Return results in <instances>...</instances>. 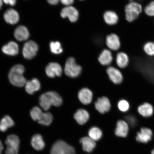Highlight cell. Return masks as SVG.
Returning <instances> with one entry per match:
<instances>
[{
  "label": "cell",
  "mask_w": 154,
  "mask_h": 154,
  "mask_svg": "<svg viewBox=\"0 0 154 154\" xmlns=\"http://www.w3.org/2000/svg\"><path fill=\"white\" fill-rule=\"evenodd\" d=\"M90 137L95 141L100 140L103 136V132L97 127H93L90 129L88 132Z\"/></svg>",
  "instance_id": "83f0119b"
},
{
  "label": "cell",
  "mask_w": 154,
  "mask_h": 154,
  "mask_svg": "<svg viewBox=\"0 0 154 154\" xmlns=\"http://www.w3.org/2000/svg\"><path fill=\"white\" fill-rule=\"evenodd\" d=\"M98 60L100 63L104 66L110 64L113 60V57L111 51L108 50H104L100 55Z\"/></svg>",
  "instance_id": "cb8c5ba5"
},
{
  "label": "cell",
  "mask_w": 154,
  "mask_h": 154,
  "mask_svg": "<svg viewBox=\"0 0 154 154\" xmlns=\"http://www.w3.org/2000/svg\"><path fill=\"white\" fill-rule=\"evenodd\" d=\"M82 67L77 64L75 60L73 57L67 59L65 63L64 72L67 76L76 78L80 75L82 72Z\"/></svg>",
  "instance_id": "277c9868"
},
{
  "label": "cell",
  "mask_w": 154,
  "mask_h": 154,
  "mask_svg": "<svg viewBox=\"0 0 154 154\" xmlns=\"http://www.w3.org/2000/svg\"><path fill=\"white\" fill-rule=\"evenodd\" d=\"M103 18L105 22L108 24L113 25L118 22V15L114 11H106L103 15Z\"/></svg>",
  "instance_id": "4316f807"
},
{
  "label": "cell",
  "mask_w": 154,
  "mask_h": 154,
  "mask_svg": "<svg viewBox=\"0 0 154 154\" xmlns=\"http://www.w3.org/2000/svg\"><path fill=\"white\" fill-rule=\"evenodd\" d=\"M3 148L2 143L1 140H0V154H2Z\"/></svg>",
  "instance_id": "f35d334b"
},
{
  "label": "cell",
  "mask_w": 154,
  "mask_h": 154,
  "mask_svg": "<svg viewBox=\"0 0 154 154\" xmlns=\"http://www.w3.org/2000/svg\"><path fill=\"white\" fill-rule=\"evenodd\" d=\"M39 104L44 110L47 111L51 106H60L63 103L61 96L55 91H49L40 96L39 99Z\"/></svg>",
  "instance_id": "6da1fadb"
},
{
  "label": "cell",
  "mask_w": 154,
  "mask_h": 154,
  "mask_svg": "<svg viewBox=\"0 0 154 154\" xmlns=\"http://www.w3.org/2000/svg\"><path fill=\"white\" fill-rule=\"evenodd\" d=\"M106 72L109 79L113 83L119 84L122 82V74L118 69L115 67L110 66L108 67Z\"/></svg>",
  "instance_id": "7c38bea8"
},
{
  "label": "cell",
  "mask_w": 154,
  "mask_h": 154,
  "mask_svg": "<svg viewBox=\"0 0 154 154\" xmlns=\"http://www.w3.org/2000/svg\"><path fill=\"white\" fill-rule=\"evenodd\" d=\"M137 111L139 114L144 118H149L153 115L154 108L151 104L145 103L138 106Z\"/></svg>",
  "instance_id": "9a60e30c"
},
{
  "label": "cell",
  "mask_w": 154,
  "mask_h": 154,
  "mask_svg": "<svg viewBox=\"0 0 154 154\" xmlns=\"http://www.w3.org/2000/svg\"><path fill=\"white\" fill-rule=\"evenodd\" d=\"M95 106L96 110L101 114L108 112L111 108L110 101L105 96L98 98L95 103Z\"/></svg>",
  "instance_id": "ba28073f"
},
{
  "label": "cell",
  "mask_w": 154,
  "mask_h": 154,
  "mask_svg": "<svg viewBox=\"0 0 154 154\" xmlns=\"http://www.w3.org/2000/svg\"><path fill=\"white\" fill-rule=\"evenodd\" d=\"M20 140L16 135L10 134L7 138L5 143L7 146L5 154H18Z\"/></svg>",
  "instance_id": "8992f818"
},
{
  "label": "cell",
  "mask_w": 154,
  "mask_h": 154,
  "mask_svg": "<svg viewBox=\"0 0 154 154\" xmlns=\"http://www.w3.org/2000/svg\"><path fill=\"white\" fill-rule=\"evenodd\" d=\"M60 1L62 4L67 6H70L74 2V0H60Z\"/></svg>",
  "instance_id": "d590c367"
},
{
  "label": "cell",
  "mask_w": 154,
  "mask_h": 154,
  "mask_svg": "<svg viewBox=\"0 0 154 154\" xmlns=\"http://www.w3.org/2000/svg\"><path fill=\"white\" fill-rule=\"evenodd\" d=\"M80 1H84V0H80Z\"/></svg>",
  "instance_id": "7bdbcfd3"
},
{
  "label": "cell",
  "mask_w": 154,
  "mask_h": 154,
  "mask_svg": "<svg viewBox=\"0 0 154 154\" xmlns=\"http://www.w3.org/2000/svg\"><path fill=\"white\" fill-rule=\"evenodd\" d=\"M78 96L79 100L82 104L88 105L92 101L93 94L88 88H83L79 91Z\"/></svg>",
  "instance_id": "5bb4252c"
},
{
  "label": "cell",
  "mask_w": 154,
  "mask_h": 154,
  "mask_svg": "<svg viewBox=\"0 0 154 154\" xmlns=\"http://www.w3.org/2000/svg\"><path fill=\"white\" fill-rule=\"evenodd\" d=\"M38 49V46L35 42L30 41L24 44L23 49V55L27 59H31L35 56Z\"/></svg>",
  "instance_id": "52a82bcc"
},
{
  "label": "cell",
  "mask_w": 154,
  "mask_h": 154,
  "mask_svg": "<svg viewBox=\"0 0 154 154\" xmlns=\"http://www.w3.org/2000/svg\"><path fill=\"white\" fill-rule=\"evenodd\" d=\"M15 125L14 121L9 115H5L0 121V131L5 132Z\"/></svg>",
  "instance_id": "d4e9b609"
},
{
  "label": "cell",
  "mask_w": 154,
  "mask_h": 154,
  "mask_svg": "<svg viewBox=\"0 0 154 154\" xmlns=\"http://www.w3.org/2000/svg\"><path fill=\"white\" fill-rule=\"evenodd\" d=\"M133 115H127L125 117V120L128 124H129L131 126L134 127L137 124V119Z\"/></svg>",
  "instance_id": "e575fe53"
},
{
  "label": "cell",
  "mask_w": 154,
  "mask_h": 154,
  "mask_svg": "<svg viewBox=\"0 0 154 154\" xmlns=\"http://www.w3.org/2000/svg\"><path fill=\"white\" fill-rule=\"evenodd\" d=\"M61 15L63 18H68L72 22H75L78 20L79 13L74 7L69 6L63 8L61 12Z\"/></svg>",
  "instance_id": "8fae6325"
},
{
  "label": "cell",
  "mask_w": 154,
  "mask_h": 154,
  "mask_svg": "<svg viewBox=\"0 0 154 154\" xmlns=\"http://www.w3.org/2000/svg\"><path fill=\"white\" fill-rule=\"evenodd\" d=\"M31 144L33 149L36 151H41L45 147V144L41 134H36L32 137Z\"/></svg>",
  "instance_id": "ac0fdd59"
},
{
  "label": "cell",
  "mask_w": 154,
  "mask_h": 154,
  "mask_svg": "<svg viewBox=\"0 0 154 154\" xmlns=\"http://www.w3.org/2000/svg\"><path fill=\"white\" fill-rule=\"evenodd\" d=\"M62 67L57 63H50L45 68L46 74L51 78L60 76L62 75Z\"/></svg>",
  "instance_id": "30bf717a"
},
{
  "label": "cell",
  "mask_w": 154,
  "mask_h": 154,
  "mask_svg": "<svg viewBox=\"0 0 154 154\" xmlns=\"http://www.w3.org/2000/svg\"><path fill=\"white\" fill-rule=\"evenodd\" d=\"M3 5V0H0V9H1V7Z\"/></svg>",
  "instance_id": "ab89813d"
},
{
  "label": "cell",
  "mask_w": 154,
  "mask_h": 154,
  "mask_svg": "<svg viewBox=\"0 0 154 154\" xmlns=\"http://www.w3.org/2000/svg\"><path fill=\"white\" fill-rule=\"evenodd\" d=\"M29 35V34L27 29L24 26H19L15 30L14 36L18 41H23L27 39Z\"/></svg>",
  "instance_id": "603a6c76"
},
{
  "label": "cell",
  "mask_w": 154,
  "mask_h": 154,
  "mask_svg": "<svg viewBox=\"0 0 154 154\" xmlns=\"http://www.w3.org/2000/svg\"><path fill=\"white\" fill-rule=\"evenodd\" d=\"M116 61L119 67L121 68L124 69L128 66L129 59L126 54L121 52L117 54Z\"/></svg>",
  "instance_id": "484cf974"
},
{
  "label": "cell",
  "mask_w": 154,
  "mask_h": 154,
  "mask_svg": "<svg viewBox=\"0 0 154 154\" xmlns=\"http://www.w3.org/2000/svg\"><path fill=\"white\" fill-rule=\"evenodd\" d=\"M152 136V131L151 129L143 127L137 134L136 139L138 142L146 143L151 140Z\"/></svg>",
  "instance_id": "9c48e42d"
},
{
  "label": "cell",
  "mask_w": 154,
  "mask_h": 154,
  "mask_svg": "<svg viewBox=\"0 0 154 154\" xmlns=\"http://www.w3.org/2000/svg\"><path fill=\"white\" fill-rule=\"evenodd\" d=\"M80 142L82 144L83 149L88 153L93 151L96 146L95 141L90 137H83L80 140Z\"/></svg>",
  "instance_id": "44dd1931"
},
{
  "label": "cell",
  "mask_w": 154,
  "mask_h": 154,
  "mask_svg": "<svg viewBox=\"0 0 154 154\" xmlns=\"http://www.w3.org/2000/svg\"><path fill=\"white\" fill-rule=\"evenodd\" d=\"M60 0H47L48 3L50 5H55L57 4Z\"/></svg>",
  "instance_id": "74e56055"
},
{
  "label": "cell",
  "mask_w": 154,
  "mask_h": 154,
  "mask_svg": "<svg viewBox=\"0 0 154 154\" xmlns=\"http://www.w3.org/2000/svg\"><path fill=\"white\" fill-rule=\"evenodd\" d=\"M151 154H154V149L151 152Z\"/></svg>",
  "instance_id": "60d3db41"
},
{
  "label": "cell",
  "mask_w": 154,
  "mask_h": 154,
  "mask_svg": "<svg viewBox=\"0 0 154 154\" xmlns=\"http://www.w3.org/2000/svg\"><path fill=\"white\" fill-rule=\"evenodd\" d=\"M142 11V6L140 4L131 2L127 5L125 8L126 18L128 22H132L136 20Z\"/></svg>",
  "instance_id": "3957f363"
},
{
  "label": "cell",
  "mask_w": 154,
  "mask_h": 154,
  "mask_svg": "<svg viewBox=\"0 0 154 154\" xmlns=\"http://www.w3.org/2000/svg\"><path fill=\"white\" fill-rule=\"evenodd\" d=\"M51 154H76L74 148L62 140H58L54 144Z\"/></svg>",
  "instance_id": "5b68a950"
},
{
  "label": "cell",
  "mask_w": 154,
  "mask_h": 154,
  "mask_svg": "<svg viewBox=\"0 0 154 154\" xmlns=\"http://www.w3.org/2000/svg\"><path fill=\"white\" fill-rule=\"evenodd\" d=\"M4 17L6 22L11 24L17 23L19 20V15L18 12L13 9L8 10L5 11Z\"/></svg>",
  "instance_id": "ffe728a7"
},
{
  "label": "cell",
  "mask_w": 154,
  "mask_h": 154,
  "mask_svg": "<svg viewBox=\"0 0 154 154\" xmlns=\"http://www.w3.org/2000/svg\"><path fill=\"white\" fill-rule=\"evenodd\" d=\"M90 118L89 113L85 109H79L74 115V118L78 124L83 125L88 122Z\"/></svg>",
  "instance_id": "d6986e66"
},
{
  "label": "cell",
  "mask_w": 154,
  "mask_h": 154,
  "mask_svg": "<svg viewBox=\"0 0 154 154\" xmlns=\"http://www.w3.org/2000/svg\"><path fill=\"white\" fill-rule=\"evenodd\" d=\"M129 130V125L126 121L120 120L117 121L115 132V134L117 136L121 137H127L128 134Z\"/></svg>",
  "instance_id": "4fadbf2b"
},
{
  "label": "cell",
  "mask_w": 154,
  "mask_h": 154,
  "mask_svg": "<svg viewBox=\"0 0 154 154\" xmlns=\"http://www.w3.org/2000/svg\"><path fill=\"white\" fill-rule=\"evenodd\" d=\"M2 51L4 53L10 56H15L19 52L18 44L14 42H11L3 46Z\"/></svg>",
  "instance_id": "7402d4cb"
},
{
  "label": "cell",
  "mask_w": 154,
  "mask_h": 154,
  "mask_svg": "<svg viewBox=\"0 0 154 154\" xmlns=\"http://www.w3.org/2000/svg\"><path fill=\"white\" fill-rule=\"evenodd\" d=\"M43 112L41 109L37 106L33 108L30 112V115L31 118L34 121L39 120Z\"/></svg>",
  "instance_id": "f546056e"
},
{
  "label": "cell",
  "mask_w": 154,
  "mask_h": 154,
  "mask_svg": "<svg viewBox=\"0 0 154 154\" xmlns=\"http://www.w3.org/2000/svg\"><path fill=\"white\" fill-rule=\"evenodd\" d=\"M4 2L6 4L14 6L16 3V0H3Z\"/></svg>",
  "instance_id": "8d00e7d4"
},
{
  "label": "cell",
  "mask_w": 154,
  "mask_h": 154,
  "mask_svg": "<svg viewBox=\"0 0 154 154\" xmlns=\"http://www.w3.org/2000/svg\"><path fill=\"white\" fill-rule=\"evenodd\" d=\"M143 50L144 52L150 57L154 56V43L152 42H149L146 43L143 46Z\"/></svg>",
  "instance_id": "4dcf8cb0"
},
{
  "label": "cell",
  "mask_w": 154,
  "mask_h": 154,
  "mask_svg": "<svg viewBox=\"0 0 154 154\" xmlns=\"http://www.w3.org/2000/svg\"><path fill=\"white\" fill-rule=\"evenodd\" d=\"M144 13L149 17H154V1L151 2L144 9Z\"/></svg>",
  "instance_id": "836d02e7"
},
{
  "label": "cell",
  "mask_w": 154,
  "mask_h": 154,
  "mask_svg": "<svg viewBox=\"0 0 154 154\" xmlns=\"http://www.w3.org/2000/svg\"><path fill=\"white\" fill-rule=\"evenodd\" d=\"M50 47L51 52L54 54H59L62 53L63 50L60 43L59 42H51Z\"/></svg>",
  "instance_id": "1f68e13d"
},
{
  "label": "cell",
  "mask_w": 154,
  "mask_h": 154,
  "mask_svg": "<svg viewBox=\"0 0 154 154\" xmlns=\"http://www.w3.org/2000/svg\"><path fill=\"white\" fill-rule=\"evenodd\" d=\"M130 1H133V0H130Z\"/></svg>",
  "instance_id": "b9f144b4"
},
{
  "label": "cell",
  "mask_w": 154,
  "mask_h": 154,
  "mask_svg": "<svg viewBox=\"0 0 154 154\" xmlns=\"http://www.w3.org/2000/svg\"><path fill=\"white\" fill-rule=\"evenodd\" d=\"M25 68L23 65H15L10 70L8 78L10 82L13 85L22 87L26 85V80L23 76Z\"/></svg>",
  "instance_id": "7a4b0ae2"
},
{
  "label": "cell",
  "mask_w": 154,
  "mask_h": 154,
  "mask_svg": "<svg viewBox=\"0 0 154 154\" xmlns=\"http://www.w3.org/2000/svg\"><path fill=\"white\" fill-rule=\"evenodd\" d=\"M53 119V115L51 113L49 112H43L38 122L43 126H49L52 122Z\"/></svg>",
  "instance_id": "f1b7e54d"
},
{
  "label": "cell",
  "mask_w": 154,
  "mask_h": 154,
  "mask_svg": "<svg viewBox=\"0 0 154 154\" xmlns=\"http://www.w3.org/2000/svg\"><path fill=\"white\" fill-rule=\"evenodd\" d=\"M130 106L129 103L126 100H121L119 102L118 108L122 112H125L128 111L130 109Z\"/></svg>",
  "instance_id": "d6a6232c"
},
{
  "label": "cell",
  "mask_w": 154,
  "mask_h": 154,
  "mask_svg": "<svg viewBox=\"0 0 154 154\" xmlns=\"http://www.w3.org/2000/svg\"><path fill=\"white\" fill-rule=\"evenodd\" d=\"M107 47L113 51H117L120 47V39L116 34H112L108 35L106 38Z\"/></svg>",
  "instance_id": "2e32d148"
},
{
  "label": "cell",
  "mask_w": 154,
  "mask_h": 154,
  "mask_svg": "<svg viewBox=\"0 0 154 154\" xmlns=\"http://www.w3.org/2000/svg\"><path fill=\"white\" fill-rule=\"evenodd\" d=\"M40 87L41 84L39 81L36 78H33L31 80L28 81L25 85L26 91L30 95H32L35 92L38 91Z\"/></svg>",
  "instance_id": "e0dca14e"
}]
</instances>
